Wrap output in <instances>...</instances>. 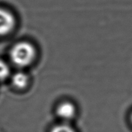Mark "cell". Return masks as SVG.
<instances>
[{
	"label": "cell",
	"instance_id": "6da1fadb",
	"mask_svg": "<svg viewBox=\"0 0 132 132\" xmlns=\"http://www.w3.org/2000/svg\"><path fill=\"white\" fill-rule=\"evenodd\" d=\"M36 55L34 46L28 42H19L12 47L10 57L14 65L19 67H26L33 62Z\"/></svg>",
	"mask_w": 132,
	"mask_h": 132
},
{
	"label": "cell",
	"instance_id": "7a4b0ae2",
	"mask_svg": "<svg viewBox=\"0 0 132 132\" xmlns=\"http://www.w3.org/2000/svg\"><path fill=\"white\" fill-rule=\"evenodd\" d=\"M15 26V19L11 12L0 8V36H5Z\"/></svg>",
	"mask_w": 132,
	"mask_h": 132
},
{
	"label": "cell",
	"instance_id": "3957f363",
	"mask_svg": "<svg viewBox=\"0 0 132 132\" xmlns=\"http://www.w3.org/2000/svg\"><path fill=\"white\" fill-rule=\"evenodd\" d=\"M56 113L62 119L68 121L75 117L76 109L75 105L69 102H64L60 103L57 107Z\"/></svg>",
	"mask_w": 132,
	"mask_h": 132
},
{
	"label": "cell",
	"instance_id": "277c9868",
	"mask_svg": "<svg viewBox=\"0 0 132 132\" xmlns=\"http://www.w3.org/2000/svg\"><path fill=\"white\" fill-rule=\"evenodd\" d=\"M12 83L18 89L25 88L29 83L28 75L21 72L15 73L12 77Z\"/></svg>",
	"mask_w": 132,
	"mask_h": 132
},
{
	"label": "cell",
	"instance_id": "5b68a950",
	"mask_svg": "<svg viewBox=\"0 0 132 132\" xmlns=\"http://www.w3.org/2000/svg\"><path fill=\"white\" fill-rule=\"evenodd\" d=\"M51 132H76L75 129L68 124H58L53 127Z\"/></svg>",
	"mask_w": 132,
	"mask_h": 132
},
{
	"label": "cell",
	"instance_id": "8992f818",
	"mask_svg": "<svg viewBox=\"0 0 132 132\" xmlns=\"http://www.w3.org/2000/svg\"><path fill=\"white\" fill-rule=\"evenodd\" d=\"M9 75V68L5 62L0 60V81L4 80Z\"/></svg>",
	"mask_w": 132,
	"mask_h": 132
},
{
	"label": "cell",
	"instance_id": "52a82bcc",
	"mask_svg": "<svg viewBox=\"0 0 132 132\" xmlns=\"http://www.w3.org/2000/svg\"><path fill=\"white\" fill-rule=\"evenodd\" d=\"M131 121H132V114H131Z\"/></svg>",
	"mask_w": 132,
	"mask_h": 132
}]
</instances>
